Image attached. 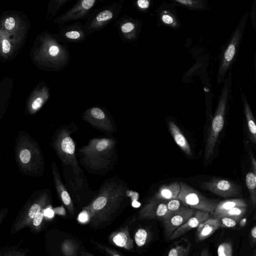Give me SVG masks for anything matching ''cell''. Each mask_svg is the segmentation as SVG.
I'll list each match as a JSON object with an SVG mask.
<instances>
[{"mask_svg": "<svg viewBox=\"0 0 256 256\" xmlns=\"http://www.w3.org/2000/svg\"><path fill=\"white\" fill-rule=\"evenodd\" d=\"M49 94L45 89L40 96L38 97L31 105V108L34 111L40 109L48 99Z\"/></svg>", "mask_w": 256, "mask_h": 256, "instance_id": "cb8c5ba5", "label": "cell"}, {"mask_svg": "<svg viewBox=\"0 0 256 256\" xmlns=\"http://www.w3.org/2000/svg\"><path fill=\"white\" fill-rule=\"evenodd\" d=\"M178 198L190 208L208 213L212 216L218 202L208 199L200 192L181 182Z\"/></svg>", "mask_w": 256, "mask_h": 256, "instance_id": "5b68a950", "label": "cell"}, {"mask_svg": "<svg viewBox=\"0 0 256 256\" xmlns=\"http://www.w3.org/2000/svg\"><path fill=\"white\" fill-rule=\"evenodd\" d=\"M105 0H78L69 10L55 19L54 23L62 25L72 21L86 19L95 6ZM125 0H119L123 3Z\"/></svg>", "mask_w": 256, "mask_h": 256, "instance_id": "8992f818", "label": "cell"}, {"mask_svg": "<svg viewBox=\"0 0 256 256\" xmlns=\"http://www.w3.org/2000/svg\"><path fill=\"white\" fill-rule=\"evenodd\" d=\"M246 183L250 192L252 203L255 206L256 203V175L253 172L248 173L246 177Z\"/></svg>", "mask_w": 256, "mask_h": 256, "instance_id": "7402d4cb", "label": "cell"}, {"mask_svg": "<svg viewBox=\"0 0 256 256\" xmlns=\"http://www.w3.org/2000/svg\"><path fill=\"white\" fill-rule=\"evenodd\" d=\"M158 20L160 25L173 29H179L181 23L175 8L170 4H163L158 11Z\"/></svg>", "mask_w": 256, "mask_h": 256, "instance_id": "4fadbf2b", "label": "cell"}, {"mask_svg": "<svg viewBox=\"0 0 256 256\" xmlns=\"http://www.w3.org/2000/svg\"><path fill=\"white\" fill-rule=\"evenodd\" d=\"M220 227L218 219L217 218H209L205 222L202 223L197 227L196 240L201 242L208 238L214 233Z\"/></svg>", "mask_w": 256, "mask_h": 256, "instance_id": "5bb4252c", "label": "cell"}, {"mask_svg": "<svg viewBox=\"0 0 256 256\" xmlns=\"http://www.w3.org/2000/svg\"><path fill=\"white\" fill-rule=\"evenodd\" d=\"M231 73L230 72L225 81L218 106L209 130L205 152V157L207 159L214 154L216 145L224 127L225 113L231 86Z\"/></svg>", "mask_w": 256, "mask_h": 256, "instance_id": "6da1fadb", "label": "cell"}, {"mask_svg": "<svg viewBox=\"0 0 256 256\" xmlns=\"http://www.w3.org/2000/svg\"><path fill=\"white\" fill-rule=\"evenodd\" d=\"M180 184L175 182L169 185H163L156 195V199L169 200L178 198L180 192Z\"/></svg>", "mask_w": 256, "mask_h": 256, "instance_id": "ac0fdd59", "label": "cell"}, {"mask_svg": "<svg viewBox=\"0 0 256 256\" xmlns=\"http://www.w3.org/2000/svg\"><path fill=\"white\" fill-rule=\"evenodd\" d=\"M61 196L62 200L65 205H68L71 203V198L67 192L64 191L62 193Z\"/></svg>", "mask_w": 256, "mask_h": 256, "instance_id": "74e56055", "label": "cell"}, {"mask_svg": "<svg viewBox=\"0 0 256 256\" xmlns=\"http://www.w3.org/2000/svg\"><path fill=\"white\" fill-rule=\"evenodd\" d=\"M211 215L205 212L197 210L191 217L182 226L177 229L171 235L169 240L178 238L191 230L197 228L200 224L211 217Z\"/></svg>", "mask_w": 256, "mask_h": 256, "instance_id": "7c38bea8", "label": "cell"}, {"mask_svg": "<svg viewBox=\"0 0 256 256\" xmlns=\"http://www.w3.org/2000/svg\"><path fill=\"white\" fill-rule=\"evenodd\" d=\"M219 256H231L233 255V249L231 245L228 243L221 244L218 249Z\"/></svg>", "mask_w": 256, "mask_h": 256, "instance_id": "f546056e", "label": "cell"}, {"mask_svg": "<svg viewBox=\"0 0 256 256\" xmlns=\"http://www.w3.org/2000/svg\"><path fill=\"white\" fill-rule=\"evenodd\" d=\"M44 217V214L41 212H39L33 219V224L35 226L40 225L42 222Z\"/></svg>", "mask_w": 256, "mask_h": 256, "instance_id": "8d00e7d4", "label": "cell"}, {"mask_svg": "<svg viewBox=\"0 0 256 256\" xmlns=\"http://www.w3.org/2000/svg\"><path fill=\"white\" fill-rule=\"evenodd\" d=\"M218 219L220 227L222 228H233L237 225L239 220L234 218L228 217H216Z\"/></svg>", "mask_w": 256, "mask_h": 256, "instance_id": "484cf974", "label": "cell"}, {"mask_svg": "<svg viewBox=\"0 0 256 256\" xmlns=\"http://www.w3.org/2000/svg\"><path fill=\"white\" fill-rule=\"evenodd\" d=\"M87 34L83 24L76 21L71 24L62 25L55 37L58 41L64 43H80L86 40Z\"/></svg>", "mask_w": 256, "mask_h": 256, "instance_id": "9c48e42d", "label": "cell"}, {"mask_svg": "<svg viewBox=\"0 0 256 256\" xmlns=\"http://www.w3.org/2000/svg\"><path fill=\"white\" fill-rule=\"evenodd\" d=\"M127 195L129 197H131L133 201H137L139 198V194L136 192L128 191Z\"/></svg>", "mask_w": 256, "mask_h": 256, "instance_id": "ab89813d", "label": "cell"}, {"mask_svg": "<svg viewBox=\"0 0 256 256\" xmlns=\"http://www.w3.org/2000/svg\"><path fill=\"white\" fill-rule=\"evenodd\" d=\"M17 22L15 18L13 17H8L6 18L3 23L5 30L11 33H15L17 27Z\"/></svg>", "mask_w": 256, "mask_h": 256, "instance_id": "4316f807", "label": "cell"}, {"mask_svg": "<svg viewBox=\"0 0 256 256\" xmlns=\"http://www.w3.org/2000/svg\"><path fill=\"white\" fill-rule=\"evenodd\" d=\"M70 0H51V12L55 15L57 12Z\"/></svg>", "mask_w": 256, "mask_h": 256, "instance_id": "4dcf8cb0", "label": "cell"}, {"mask_svg": "<svg viewBox=\"0 0 256 256\" xmlns=\"http://www.w3.org/2000/svg\"><path fill=\"white\" fill-rule=\"evenodd\" d=\"M127 236L124 233L118 234L113 239L114 243L119 247L124 246L127 242Z\"/></svg>", "mask_w": 256, "mask_h": 256, "instance_id": "1f68e13d", "label": "cell"}, {"mask_svg": "<svg viewBox=\"0 0 256 256\" xmlns=\"http://www.w3.org/2000/svg\"><path fill=\"white\" fill-rule=\"evenodd\" d=\"M236 207H247V204L244 200L241 199L224 200L218 203L212 216L214 217L220 213L225 212Z\"/></svg>", "mask_w": 256, "mask_h": 256, "instance_id": "d6986e66", "label": "cell"}, {"mask_svg": "<svg viewBox=\"0 0 256 256\" xmlns=\"http://www.w3.org/2000/svg\"><path fill=\"white\" fill-rule=\"evenodd\" d=\"M41 207L40 204H35L30 208L27 216V220L29 222L30 220L33 219L35 216L41 211Z\"/></svg>", "mask_w": 256, "mask_h": 256, "instance_id": "d6a6232c", "label": "cell"}, {"mask_svg": "<svg viewBox=\"0 0 256 256\" xmlns=\"http://www.w3.org/2000/svg\"><path fill=\"white\" fill-rule=\"evenodd\" d=\"M115 25L122 40L125 42L136 41L139 37L142 28V23L139 19L127 15L117 20Z\"/></svg>", "mask_w": 256, "mask_h": 256, "instance_id": "ba28073f", "label": "cell"}, {"mask_svg": "<svg viewBox=\"0 0 256 256\" xmlns=\"http://www.w3.org/2000/svg\"><path fill=\"white\" fill-rule=\"evenodd\" d=\"M205 189L212 193L222 197H231L240 195L241 188L233 182L224 179H215L205 182L203 184Z\"/></svg>", "mask_w": 256, "mask_h": 256, "instance_id": "30bf717a", "label": "cell"}, {"mask_svg": "<svg viewBox=\"0 0 256 256\" xmlns=\"http://www.w3.org/2000/svg\"><path fill=\"white\" fill-rule=\"evenodd\" d=\"M83 119L97 129L106 132H114L116 127L107 112L100 107L89 108L83 114Z\"/></svg>", "mask_w": 256, "mask_h": 256, "instance_id": "52a82bcc", "label": "cell"}, {"mask_svg": "<svg viewBox=\"0 0 256 256\" xmlns=\"http://www.w3.org/2000/svg\"><path fill=\"white\" fill-rule=\"evenodd\" d=\"M195 212L194 209L187 207L173 212L163 220L165 235L169 239L171 235L187 222Z\"/></svg>", "mask_w": 256, "mask_h": 256, "instance_id": "8fae6325", "label": "cell"}, {"mask_svg": "<svg viewBox=\"0 0 256 256\" xmlns=\"http://www.w3.org/2000/svg\"><path fill=\"white\" fill-rule=\"evenodd\" d=\"M242 99L244 104L248 135L251 141L254 144L256 142V125L255 118L251 107L248 102L245 95H242Z\"/></svg>", "mask_w": 256, "mask_h": 256, "instance_id": "e0dca14e", "label": "cell"}, {"mask_svg": "<svg viewBox=\"0 0 256 256\" xmlns=\"http://www.w3.org/2000/svg\"><path fill=\"white\" fill-rule=\"evenodd\" d=\"M190 246L184 247L182 246H177L172 248L169 252V256H186L189 254Z\"/></svg>", "mask_w": 256, "mask_h": 256, "instance_id": "d4e9b609", "label": "cell"}, {"mask_svg": "<svg viewBox=\"0 0 256 256\" xmlns=\"http://www.w3.org/2000/svg\"><path fill=\"white\" fill-rule=\"evenodd\" d=\"M167 202V200L157 199L156 201L150 204L147 212L148 216L162 220L165 219L172 213L168 209Z\"/></svg>", "mask_w": 256, "mask_h": 256, "instance_id": "2e32d148", "label": "cell"}, {"mask_svg": "<svg viewBox=\"0 0 256 256\" xmlns=\"http://www.w3.org/2000/svg\"><path fill=\"white\" fill-rule=\"evenodd\" d=\"M123 9V3L116 2L94 9L83 24L87 36L104 29L109 24L116 21Z\"/></svg>", "mask_w": 256, "mask_h": 256, "instance_id": "7a4b0ae2", "label": "cell"}, {"mask_svg": "<svg viewBox=\"0 0 256 256\" xmlns=\"http://www.w3.org/2000/svg\"><path fill=\"white\" fill-rule=\"evenodd\" d=\"M251 160L252 162V165L253 166V170H254L253 173L255 175H256V162L255 159L254 157L253 156V155H251Z\"/></svg>", "mask_w": 256, "mask_h": 256, "instance_id": "7bdbcfd3", "label": "cell"}, {"mask_svg": "<svg viewBox=\"0 0 256 256\" xmlns=\"http://www.w3.org/2000/svg\"><path fill=\"white\" fill-rule=\"evenodd\" d=\"M44 215L49 218H52L54 215V212L50 208L47 209L44 211Z\"/></svg>", "mask_w": 256, "mask_h": 256, "instance_id": "60d3db41", "label": "cell"}, {"mask_svg": "<svg viewBox=\"0 0 256 256\" xmlns=\"http://www.w3.org/2000/svg\"><path fill=\"white\" fill-rule=\"evenodd\" d=\"M79 220L81 222L85 223L88 220V215L86 212H82L79 216Z\"/></svg>", "mask_w": 256, "mask_h": 256, "instance_id": "f35d334b", "label": "cell"}, {"mask_svg": "<svg viewBox=\"0 0 256 256\" xmlns=\"http://www.w3.org/2000/svg\"><path fill=\"white\" fill-rule=\"evenodd\" d=\"M167 206L168 210L171 212H174L182 209L183 208L189 207L179 198L172 199L168 200Z\"/></svg>", "mask_w": 256, "mask_h": 256, "instance_id": "603a6c76", "label": "cell"}, {"mask_svg": "<svg viewBox=\"0 0 256 256\" xmlns=\"http://www.w3.org/2000/svg\"><path fill=\"white\" fill-rule=\"evenodd\" d=\"M107 199L104 197L98 198L93 203V207L94 209L99 210L103 209L107 204Z\"/></svg>", "mask_w": 256, "mask_h": 256, "instance_id": "e575fe53", "label": "cell"}, {"mask_svg": "<svg viewBox=\"0 0 256 256\" xmlns=\"http://www.w3.org/2000/svg\"><path fill=\"white\" fill-rule=\"evenodd\" d=\"M201 256H209L208 251L207 249H204L201 254Z\"/></svg>", "mask_w": 256, "mask_h": 256, "instance_id": "f6af8a7d", "label": "cell"}, {"mask_svg": "<svg viewBox=\"0 0 256 256\" xmlns=\"http://www.w3.org/2000/svg\"><path fill=\"white\" fill-rule=\"evenodd\" d=\"M20 159L24 164L29 163L31 159V153L28 149H24L20 153Z\"/></svg>", "mask_w": 256, "mask_h": 256, "instance_id": "836d02e7", "label": "cell"}, {"mask_svg": "<svg viewBox=\"0 0 256 256\" xmlns=\"http://www.w3.org/2000/svg\"><path fill=\"white\" fill-rule=\"evenodd\" d=\"M147 238V232L144 229H140L137 231L135 235V241L138 246H144Z\"/></svg>", "mask_w": 256, "mask_h": 256, "instance_id": "83f0119b", "label": "cell"}, {"mask_svg": "<svg viewBox=\"0 0 256 256\" xmlns=\"http://www.w3.org/2000/svg\"><path fill=\"white\" fill-rule=\"evenodd\" d=\"M249 15V11L244 15L237 27L232 34L224 50L218 75L219 83H221L224 80L226 74L237 55L248 20Z\"/></svg>", "mask_w": 256, "mask_h": 256, "instance_id": "3957f363", "label": "cell"}, {"mask_svg": "<svg viewBox=\"0 0 256 256\" xmlns=\"http://www.w3.org/2000/svg\"><path fill=\"white\" fill-rule=\"evenodd\" d=\"M172 1L192 10L205 11L208 8V0H172Z\"/></svg>", "mask_w": 256, "mask_h": 256, "instance_id": "ffe728a7", "label": "cell"}, {"mask_svg": "<svg viewBox=\"0 0 256 256\" xmlns=\"http://www.w3.org/2000/svg\"><path fill=\"white\" fill-rule=\"evenodd\" d=\"M247 207H236L225 212L220 213L214 216V217L216 218L221 217H228L240 220L245 215Z\"/></svg>", "mask_w": 256, "mask_h": 256, "instance_id": "44dd1931", "label": "cell"}, {"mask_svg": "<svg viewBox=\"0 0 256 256\" xmlns=\"http://www.w3.org/2000/svg\"><path fill=\"white\" fill-rule=\"evenodd\" d=\"M251 236L254 241L255 242L256 239V227L255 226L252 229Z\"/></svg>", "mask_w": 256, "mask_h": 256, "instance_id": "b9f144b4", "label": "cell"}, {"mask_svg": "<svg viewBox=\"0 0 256 256\" xmlns=\"http://www.w3.org/2000/svg\"><path fill=\"white\" fill-rule=\"evenodd\" d=\"M1 47L3 53L5 54H9L12 48L11 42L8 39L4 38L1 42Z\"/></svg>", "mask_w": 256, "mask_h": 256, "instance_id": "d590c367", "label": "cell"}, {"mask_svg": "<svg viewBox=\"0 0 256 256\" xmlns=\"http://www.w3.org/2000/svg\"><path fill=\"white\" fill-rule=\"evenodd\" d=\"M132 206L134 208H138L141 206V204L137 201H134L132 202Z\"/></svg>", "mask_w": 256, "mask_h": 256, "instance_id": "ee69618b", "label": "cell"}, {"mask_svg": "<svg viewBox=\"0 0 256 256\" xmlns=\"http://www.w3.org/2000/svg\"><path fill=\"white\" fill-rule=\"evenodd\" d=\"M152 0H135L134 6L138 10L145 12L150 7Z\"/></svg>", "mask_w": 256, "mask_h": 256, "instance_id": "f1b7e54d", "label": "cell"}, {"mask_svg": "<svg viewBox=\"0 0 256 256\" xmlns=\"http://www.w3.org/2000/svg\"><path fill=\"white\" fill-rule=\"evenodd\" d=\"M42 51L48 61L58 67H66L70 60L68 48L59 42L57 39L49 33L42 38Z\"/></svg>", "mask_w": 256, "mask_h": 256, "instance_id": "277c9868", "label": "cell"}, {"mask_svg": "<svg viewBox=\"0 0 256 256\" xmlns=\"http://www.w3.org/2000/svg\"><path fill=\"white\" fill-rule=\"evenodd\" d=\"M168 128L175 143L186 154L191 155L192 151L190 146L180 129L174 121L168 122Z\"/></svg>", "mask_w": 256, "mask_h": 256, "instance_id": "9a60e30c", "label": "cell"}]
</instances>
